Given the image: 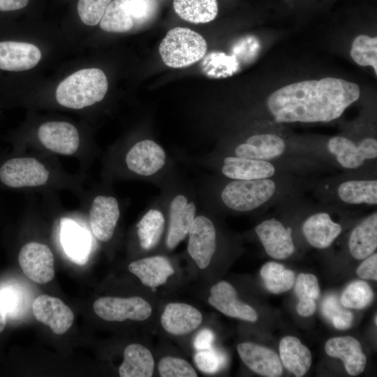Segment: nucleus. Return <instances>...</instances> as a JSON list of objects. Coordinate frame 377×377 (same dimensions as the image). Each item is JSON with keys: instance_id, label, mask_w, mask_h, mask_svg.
<instances>
[{"instance_id": "nucleus-1", "label": "nucleus", "mask_w": 377, "mask_h": 377, "mask_svg": "<svg viewBox=\"0 0 377 377\" xmlns=\"http://www.w3.org/2000/svg\"><path fill=\"white\" fill-rule=\"evenodd\" d=\"M359 86L335 77L284 86L267 98V112L278 124L330 122L359 99Z\"/></svg>"}, {"instance_id": "nucleus-2", "label": "nucleus", "mask_w": 377, "mask_h": 377, "mask_svg": "<svg viewBox=\"0 0 377 377\" xmlns=\"http://www.w3.org/2000/svg\"><path fill=\"white\" fill-rule=\"evenodd\" d=\"M317 178L289 175L239 180L223 178L217 198L220 207L246 213L280 205L303 196Z\"/></svg>"}, {"instance_id": "nucleus-3", "label": "nucleus", "mask_w": 377, "mask_h": 377, "mask_svg": "<svg viewBox=\"0 0 377 377\" xmlns=\"http://www.w3.org/2000/svg\"><path fill=\"white\" fill-rule=\"evenodd\" d=\"M218 154L300 163L320 170L331 167L317 154L313 145H292L279 133L261 132L219 148Z\"/></svg>"}, {"instance_id": "nucleus-4", "label": "nucleus", "mask_w": 377, "mask_h": 377, "mask_svg": "<svg viewBox=\"0 0 377 377\" xmlns=\"http://www.w3.org/2000/svg\"><path fill=\"white\" fill-rule=\"evenodd\" d=\"M376 172H345L325 179H316L311 189L323 203L343 205H376Z\"/></svg>"}, {"instance_id": "nucleus-5", "label": "nucleus", "mask_w": 377, "mask_h": 377, "mask_svg": "<svg viewBox=\"0 0 377 377\" xmlns=\"http://www.w3.org/2000/svg\"><path fill=\"white\" fill-rule=\"evenodd\" d=\"M217 172L223 178L251 180L289 175L311 176L315 168L290 162L273 161L217 154Z\"/></svg>"}, {"instance_id": "nucleus-6", "label": "nucleus", "mask_w": 377, "mask_h": 377, "mask_svg": "<svg viewBox=\"0 0 377 377\" xmlns=\"http://www.w3.org/2000/svg\"><path fill=\"white\" fill-rule=\"evenodd\" d=\"M317 148L330 165L339 167L344 172H376V166H371L377 158V140L374 137L354 140L335 135L330 138L324 147Z\"/></svg>"}, {"instance_id": "nucleus-7", "label": "nucleus", "mask_w": 377, "mask_h": 377, "mask_svg": "<svg viewBox=\"0 0 377 377\" xmlns=\"http://www.w3.org/2000/svg\"><path fill=\"white\" fill-rule=\"evenodd\" d=\"M108 89V79L101 69L84 68L62 80L56 89L55 97L61 106L79 110L101 101Z\"/></svg>"}, {"instance_id": "nucleus-8", "label": "nucleus", "mask_w": 377, "mask_h": 377, "mask_svg": "<svg viewBox=\"0 0 377 377\" xmlns=\"http://www.w3.org/2000/svg\"><path fill=\"white\" fill-rule=\"evenodd\" d=\"M207 50V42L200 34L180 27L169 30L159 45L163 63L174 68L197 63L205 57Z\"/></svg>"}, {"instance_id": "nucleus-9", "label": "nucleus", "mask_w": 377, "mask_h": 377, "mask_svg": "<svg viewBox=\"0 0 377 377\" xmlns=\"http://www.w3.org/2000/svg\"><path fill=\"white\" fill-rule=\"evenodd\" d=\"M333 204L311 202L313 210L304 218L301 226L302 233L307 243L313 248L330 247L343 230L341 224L336 221L332 214Z\"/></svg>"}, {"instance_id": "nucleus-10", "label": "nucleus", "mask_w": 377, "mask_h": 377, "mask_svg": "<svg viewBox=\"0 0 377 377\" xmlns=\"http://www.w3.org/2000/svg\"><path fill=\"white\" fill-rule=\"evenodd\" d=\"M49 171L31 157H17L6 161L0 168V180L10 188L35 187L46 184Z\"/></svg>"}, {"instance_id": "nucleus-11", "label": "nucleus", "mask_w": 377, "mask_h": 377, "mask_svg": "<svg viewBox=\"0 0 377 377\" xmlns=\"http://www.w3.org/2000/svg\"><path fill=\"white\" fill-rule=\"evenodd\" d=\"M93 309L101 318L119 322L127 319L145 320L152 311L149 303L138 296L127 298L103 297L94 302Z\"/></svg>"}, {"instance_id": "nucleus-12", "label": "nucleus", "mask_w": 377, "mask_h": 377, "mask_svg": "<svg viewBox=\"0 0 377 377\" xmlns=\"http://www.w3.org/2000/svg\"><path fill=\"white\" fill-rule=\"evenodd\" d=\"M125 161L131 172L140 177H150L164 168L167 154L162 146L156 141L143 139L129 149Z\"/></svg>"}, {"instance_id": "nucleus-13", "label": "nucleus", "mask_w": 377, "mask_h": 377, "mask_svg": "<svg viewBox=\"0 0 377 377\" xmlns=\"http://www.w3.org/2000/svg\"><path fill=\"white\" fill-rule=\"evenodd\" d=\"M265 252L276 260L289 258L295 250L293 229L275 217L266 219L255 227Z\"/></svg>"}, {"instance_id": "nucleus-14", "label": "nucleus", "mask_w": 377, "mask_h": 377, "mask_svg": "<svg viewBox=\"0 0 377 377\" xmlns=\"http://www.w3.org/2000/svg\"><path fill=\"white\" fill-rule=\"evenodd\" d=\"M18 262L24 274L35 283L45 284L54 277L53 253L46 244L36 242L24 244Z\"/></svg>"}, {"instance_id": "nucleus-15", "label": "nucleus", "mask_w": 377, "mask_h": 377, "mask_svg": "<svg viewBox=\"0 0 377 377\" xmlns=\"http://www.w3.org/2000/svg\"><path fill=\"white\" fill-rule=\"evenodd\" d=\"M187 250L200 269L210 263L217 247L216 229L206 216H196L189 230Z\"/></svg>"}, {"instance_id": "nucleus-16", "label": "nucleus", "mask_w": 377, "mask_h": 377, "mask_svg": "<svg viewBox=\"0 0 377 377\" xmlns=\"http://www.w3.org/2000/svg\"><path fill=\"white\" fill-rule=\"evenodd\" d=\"M196 205L186 195L176 194L169 205L167 246L175 248L187 235L196 216Z\"/></svg>"}, {"instance_id": "nucleus-17", "label": "nucleus", "mask_w": 377, "mask_h": 377, "mask_svg": "<svg viewBox=\"0 0 377 377\" xmlns=\"http://www.w3.org/2000/svg\"><path fill=\"white\" fill-rule=\"evenodd\" d=\"M38 138L48 150L62 155H72L80 146L76 127L66 121H47L38 129Z\"/></svg>"}, {"instance_id": "nucleus-18", "label": "nucleus", "mask_w": 377, "mask_h": 377, "mask_svg": "<svg viewBox=\"0 0 377 377\" xmlns=\"http://www.w3.org/2000/svg\"><path fill=\"white\" fill-rule=\"evenodd\" d=\"M35 318L57 334L66 333L74 320L72 310L60 299L47 295L38 296L33 302Z\"/></svg>"}, {"instance_id": "nucleus-19", "label": "nucleus", "mask_w": 377, "mask_h": 377, "mask_svg": "<svg viewBox=\"0 0 377 377\" xmlns=\"http://www.w3.org/2000/svg\"><path fill=\"white\" fill-rule=\"evenodd\" d=\"M89 216L95 237L103 242L110 240L120 216L117 200L113 196L97 195L91 203Z\"/></svg>"}, {"instance_id": "nucleus-20", "label": "nucleus", "mask_w": 377, "mask_h": 377, "mask_svg": "<svg viewBox=\"0 0 377 377\" xmlns=\"http://www.w3.org/2000/svg\"><path fill=\"white\" fill-rule=\"evenodd\" d=\"M40 49L34 44L13 40H0V71L17 73L35 67L41 59Z\"/></svg>"}, {"instance_id": "nucleus-21", "label": "nucleus", "mask_w": 377, "mask_h": 377, "mask_svg": "<svg viewBox=\"0 0 377 377\" xmlns=\"http://www.w3.org/2000/svg\"><path fill=\"white\" fill-rule=\"evenodd\" d=\"M208 302L229 317L253 323L258 320L256 310L239 300L236 290L227 281H220L212 287Z\"/></svg>"}, {"instance_id": "nucleus-22", "label": "nucleus", "mask_w": 377, "mask_h": 377, "mask_svg": "<svg viewBox=\"0 0 377 377\" xmlns=\"http://www.w3.org/2000/svg\"><path fill=\"white\" fill-rule=\"evenodd\" d=\"M244 363L253 372L265 377H279L283 373L280 357L273 350L257 343L244 342L237 346Z\"/></svg>"}, {"instance_id": "nucleus-23", "label": "nucleus", "mask_w": 377, "mask_h": 377, "mask_svg": "<svg viewBox=\"0 0 377 377\" xmlns=\"http://www.w3.org/2000/svg\"><path fill=\"white\" fill-rule=\"evenodd\" d=\"M326 353L341 359L347 373L353 376L360 374L367 364V357L359 341L351 336L335 337L325 344Z\"/></svg>"}, {"instance_id": "nucleus-24", "label": "nucleus", "mask_w": 377, "mask_h": 377, "mask_svg": "<svg viewBox=\"0 0 377 377\" xmlns=\"http://www.w3.org/2000/svg\"><path fill=\"white\" fill-rule=\"evenodd\" d=\"M201 313L194 306L184 303H169L161 315L164 330L173 335L188 334L199 327Z\"/></svg>"}, {"instance_id": "nucleus-25", "label": "nucleus", "mask_w": 377, "mask_h": 377, "mask_svg": "<svg viewBox=\"0 0 377 377\" xmlns=\"http://www.w3.org/2000/svg\"><path fill=\"white\" fill-rule=\"evenodd\" d=\"M350 255L357 260L371 256L377 248V212L364 217L352 230L348 242Z\"/></svg>"}, {"instance_id": "nucleus-26", "label": "nucleus", "mask_w": 377, "mask_h": 377, "mask_svg": "<svg viewBox=\"0 0 377 377\" xmlns=\"http://www.w3.org/2000/svg\"><path fill=\"white\" fill-rule=\"evenodd\" d=\"M128 269L144 285L151 288L164 284L175 272L170 261L161 256L133 261L128 265Z\"/></svg>"}, {"instance_id": "nucleus-27", "label": "nucleus", "mask_w": 377, "mask_h": 377, "mask_svg": "<svg viewBox=\"0 0 377 377\" xmlns=\"http://www.w3.org/2000/svg\"><path fill=\"white\" fill-rule=\"evenodd\" d=\"M279 350L281 363L296 377L303 376L310 369L311 353L298 338L293 336L283 337L279 343Z\"/></svg>"}, {"instance_id": "nucleus-28", "label": "nucleus", "mask_w": 377, "mask_h": 377, "mask_svg": "<svg viewBox=\"0 0 377 377\" xmlns=\"http://www.w3.org/2000/svg\"><path fill=\"white\" fill-rule=\"evenodd\" d=\"M154 369V360L151 352L142 345L133 343L124 350L119 374L121 377H150Z\"/></svg>"}, {"instance_id": "nucleus-29", "label": "nucleus", "mask_w": 377, "mask_h": 377, "mask_svg": "<svg viewBox=\"0 0 377 377\" xmlns=\"http://www.w3.org/2000/svg\"><path fill=\"white\" fill-rule=\"evenodd\" d=\"M173 8L182 19L194 24L209 22L218 14L216 0H173Z\"/></svg>"}, {"instance_id": "nucleus-30", "label": "nucleus", "mask_w": 377, "mask_h": 377, "mask_svg": "<svg viewBox=\"0 0 377 377\" xmlns=\"http://www.w3.org/2000/svg\"><path fill=\"white\" fill-rule=\"evenodd\" d=\"M165 219L161 210L151 208L137 224V233L141 247L145 250L154 248L163 233Z\"/></svg>"}, {"instance_id": "nucleus-31", "label": "nucleus", "mask_w": 377, "mask_h": 377, "mask_svg": "<svg viewBox=\"0 0 377 377\" xmlns=\"http://www.w3.org/2000/svg\"><path fill=\"white\" fill-rule=\"evenodd\" d=\"M294 290L299 298L297 313L304 317L312 316L316 309L315 300L319 297L318 279L313 274L300 273L295 281Z\"/></svg>"}, {"instance_id": "nucleus-32", "label": "nucleus", "mask_w": 377, "mask_h": 377, "mask_svg": "<svg viewBox=\"0 0 377 377\" xmlns=\"http://www.w3.org/2000/svg\"><path fill=\"white\" fill-rule=\"evenodd\" d=\"M129 0H113L107 7L101 21L100 27L105 31L124 33L135 25L128 7Z\"/></svg>"}, {"instance_id": "nucleus-33", "label": "nucleus", "mask_w": 377, "mask_h": 377, "mask_svg": "<svg viewBox=\"0 0 377 377\" xmlns=\"http://www.w3.org/2000/svg\"><path fill=\"white\" fill-rule=\"evenodd\" d=\"M260 276L267 290L274 294L289 290L295 284V274L276 262H267L260 269Z\"/></svg>"}, {"instance_id": "nucleus-34", "label": "nucleus", "mask_w": 377, "mask_h": 377, "mask_svg": "<svg viewBox=\"0 0 377 377\" xmlns=\"http://www.w3.org/2000/svg\"><path fill=\"white\" fill-rule=\"evenodd\" d=\"M63 246L71 259L82 265L87 261L89 242L83 231L76 224L66 223L61 230Z\"/></svg>"}, {"instance_id": "nucleus-35", "label": "nucleus", "mask_w": 377, "mask_h": 377, "mask_svg": "<svg viewBox=\"0 0 377 377\" xmlns=\"http://www.w3.org/2000/svg\"><path fill=\"white\" fill-rule=\"evenodd\" d=\"M350 57L358 65L371 66L377 74V38L359 35L353 40Z\"/></svg>"}, {"instance_id": "nucleus-36", "label": "nucleus", "mask_w": 377, "mask_h": 377, "mask_svg": "<svg viewBox=\"0 0 377 377\" xmlns=\"http://www.w3.org/2000/svg\"><path fill=\"white\" fill-rule=\"evenodd\" d=\"M374 296V291L367 282L355 281L342 293L340 303L346 308L362 309L371 303Z\"/></svg>"}, {"instance_id": "nucleus-37", "label": "nucleus", "mask_w": 377, "mask_h": 377, "mask_svg": "<svg viewBox=\"0 0 377 377\" xmlns=\"http://www.w3.org/2000/svg\"><path fill=\"white\" fill-rule=\"evenodd\" d=\"M322 312L326 318L332 321L334 327L337 330H347L353 324V313L340 306L336 295H329L323 300Z\"/></svg>"}, {"instance_id": "nucleus-38", "label": "nucleus", "mask_w": 377, "mask_h": 377, "mask_svg": "<svg viewBox=\"0 0 377 377\" xmlns=\"http://www.w3.org/2000/svg\"><path fill=\"white\" fill-rule=\"evenodd\" d=\"M112 0H79L77 13L81 21L86 25H97L107 7Z\"/></svg>"}, {"instance_id": "nucleus-39", "label": "nucleus", "mask_w": 377, "mask_h": 377, "mask_svg": "<svg viewBox=\"0 0 377 377\" xmlns=\"http://www.w3.org/2000/svg\"><path fill=\"white\" fill-rule=\"evenodd\" d=\"M158 372L162 377H196L193 367L185 360L165 357L158 363Z\"/></svg>"}, {"instance_id": "nucleus-40", "label": "nucleus", "mask_w": 377, "mask_h": 377, "mask_svg": "<svg viewBox=\"0 0 377 377\" xmlns=\"http://www.w3.org/2000/svg\"><path fill=\"white\" fill-rule=\"evenodd\" d=\"M194 362L197 367L206 374H214L222 369L226 362L225 355L213 347L209 349L198 350L194 355Z\"/></svg>"}, {"instance_id": "nucleus-41", "label": "nucleus", "mask_w": 377, "mask_h": 377, "mask_svg": "<svg viewBox=\"0 0 377 377\" xmlns=\"http://www.w3.org/2000/svg\"><path fill=\"white\" fill-rule=\"evenodd\" d=\"M0 299L6 316L13 317L18 314L22 302L21 293L18 289L13 286L1 288Z\"/></svg>"}, {"instance_id": "nucleus-42", "label": "nucleus", "mask_w": 377, "mask_h": 377, "mask_svg": "<svg viewBox=\"0 0 377 377\" xmlns=\"http://www.w3.org/2000/svg\"><path fill=\"white\" fill-rule=\"evenodd\" d=\"M129 11L134 24L149 20L155 12L154 0H129Z\"/></svg>"}, {"instance_id": "nucleus-43", "label": "nucleus", "mask_w": 377, "mask_h": 377, "mask_svg": "<svg viewBox=\"0 0 377 377\" xmlns=\"http://www.w3.org/2000/svg\"><path fill=\"white\" fill-rule=\"evenodd\" d=\"M358 277L366 280H377V254L374 253L363 259L356 270Z\"/></svg>"}, {"instance_id": "nucleus-44", "label": "nucleus", "mask_w": 377, "mask_h": 377, "mask_svg": "<svg viewBox=\"0 0 377 377\" xmlns=\"http://www.w3.org/2000/svg\"><path fill=\"white\" fill-rule=\"evenodd\" d=\"M214 335L212 330L203 329L195 337L193 342L197 350H205L212 348Z\"/></svg>"}, {"instance_id": "nucleus-45", "label": "nucleus", "mask_w": 377, "mask_h": 377, "mask_svg": "<svg viewBox=\"0 0 377 377\" xmlns=\"http://www.w3.org/2000/svg\"><path fill=\"white\" fill-rule=\"evenodd\" d=\"M29 0H0V11L11 12L25 8Z\"/></svg>"}, {"instance_id": "nucleus-46", "label": "nucleus", "mask_w": 377, "mask_h": 377, "mask_svg": "<svg viewBox=\"0 0 377 377\" xmlns=\"http://www.w3.org/2000/svg\"><path fill=\"white\" fill-rule=\"evenodd\" d=\"M6 323V313L0 299V333L3 330Z\"/></svg>"}, {"instance_id": "nucleus-47", "label": "nucleus", "mask_w": 377, "mask_h": 377, "mask_svg": "<svg viewBox=\"0 0 377 377\" xmlns=\"http://www.w3.org/2000/svg\"><path fill=\"white\" fill-rule=\"evenodd\" d=\"M374 323H375V325H377V317H376V314L375 315V317H374Z\"/></svg>"}]
</instances>
